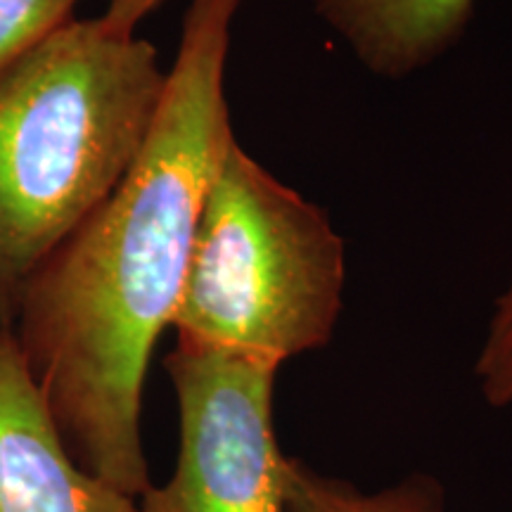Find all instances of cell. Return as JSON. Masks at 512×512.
I'll return each instance as SVG.
<instances>
[{"mask_svg":"<svg viewBox=\"0 0 512 512\" xmlns=\"http://www.w3.org/2000/svg\"><path fill=\"white\" fill-rule=\"evenodd\" d=\"M242 0H190L150 138L117 190L17 287L10 328L83 470L140 498L152 351L174 325L200 211L235 138L226 62Z\"/></svg>","mask_w":512,"mask_h":512,"instance_id":"1","label":"cell"},{"mask_svg":"<svg viewBox=\"0 0 512 512\" xmlns=\"http://www.w3.org/2000/svg\"><path fill=\"white\" fill-rule=\"evenodd\" d=\"M150 41L67 19L0 69V292L12 302L124 181L162 107Z\"/></svg>","mask_w":512,"mask_h":512,"instance_id":"2","label":"cell"},{"mask_svg":"<svg viewBox=\"0 0 512 512\" xmlns=\"http://www.w3.org/2000/svg\"><path fill=\"white\" fill-rule=\"evenodd\" d=\"M344 283L328 214L230 140L195 228L178 339L283 366L330 342Z\"/></svg>","mask_w":512,"mask_h":512,"instance_id":"3","label":"cell"},{"mask_svg":"<svg viewBox=\"0 0 512 512\" xmlns=\"http://www.w3.org/2000/svg\"><path fill=\"white\" fill-rule=\"evenodd\" d=\"M181 420L174 475L143 512H285L287 465L273 422L271 361L178 339L166 356Z\"/></svg>","mask_w":512,"mask_h":512,"instance_id":"4","label":"cell"},{"mask_svg":"<svg viewBox=\"0 0 512 512\" xmlns=\"http://www.w3.org/2000/svg\"><path fill=\"white\" fill-rule=\"evenodd\" d=\"M72 458L10 323L0 325V512H143Z\"/></svg>","mask_w":512,"mask_h":512,"instance_id":"5","label":"cell"},{"mask_svg":"<svg viewBox=\"0 0 512 512\" xmlns=\"http://www.w3.org/2000/svg\"><path fill=\"white\" fill-rule=\"evenodd\" d=\"M368 72L403 79L439 60L465 34L475 0H311Z\"/></svg>","mask_w":512,"mask_h":512,"instance_id":"6","label":"cell"},{"mask_svg":"<svg viewBox=\"0 0 512 512\" xmlns=\"http://www.w3.org/2000/svg\"><path fill=\"white\" fill-rule=\"evenodd\" d=\"M444 486L432 475H415L375 494L344 479L325 477L299 458H290L285 512H444Z\"/></svg>","mask_w":512,"mask_h":512,"instance_id":"7","label":"cell"},{"mask_svg":"<svg viewBox=\"0 0 512 512\" xmlns=\"http://www.w3.org/2000/svg\"><path fill=\"white\" fill-rule=\"evenodd\" d=\"M79 0H0V69L72 19Z\"/></svg>","mask_w":512,"mask_h":512,"instance_id":"8","label":"cell"},{"mask_svg":"<svg viewBox=\"0 0 512 512\" xmlns=\"http://www.w3.org/2000/svg\"><path fill=\"white\" fill-rule=\"evenodd\" d=\"M475 375L484 401L494 408L512 406V275L496 299L484 344L479 349Z\"/></svg>","mask_w":512,"mask_h":512,"instance_id":"9","label":"cell"},{"mask_svg":"<svg viewBox=\"0 0 512 512\" xmlns=\"http://www.w3.org/2000/svg\"><path fill=\"white\" fill-rule=\"evenodd\" d=\"M162 0H107V10L102 19L126 34H136V27L143 19L155 12Z\"/></svg>","mask_w":512,"mask_h":512,"instance_id":"10","label":"cell"},{"mask_svg":"<svg viewBox=\"0 0 512 512\" xmlns=\"http://www.w3.org/2000/svg\"><path fill=\"white\" fill-rule=\"evenodd\" d=\"M10 323V306H8V299L3 297V292H0V325Z\"/></svg>","mask_w":512,"mask_h":512,"instance_id":"11","label":"cell"}]
</instances>
